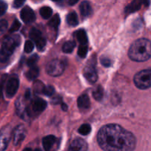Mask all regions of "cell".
<instances>
[{
	"label": "cell",
	"mask_w": 151,
	"mask_h": 151,
	"mask_svg": "<svg viewBox=\"0 0 151 151\" xmlns=\"http://www.w3.org/2000/svg\"><path fill=\"white\" fill-rule=\"evenodd\" d=\"M83 75H84L86 80L90 83H96L98 79V75L97 72H96L95 63H87L86 66L84 67V71H83Z\"/></svg>",
	"instance_id": "7"
},
{
	"label": "cell",
	"mask_w": 151,
	"mask_h": 151,
	"mask_svg": "<svg viewBox=\"0 0 151 151\" xmlns=\"http://www.w3.org/2000/svg\"><path fill=\"white\" fill-rule=\"evenodd\" d=\"M128 55L136 62L146 61L151 58V41L147 38H139L130 46Z\"/></svg>",
	"instance_id": "2"
},
{
	"label": "cell",
	"mask_w": 151,
	"mask_h": 151,
	"mask_svg": "<svg viewBox=\"0 0 151 151\" xmlns=\"http://www.w3.org/2000/svg\"><path fill=\"white\" fill-rule=\"evenodd\" d=\"M20 16L22 21L26 24L33 23L36 19V16L33 10L28 6H25V7L22 8Z\"/></svg>",
	"instance_id": "12"
},
{
	"label": "cell",
	"mask_w": 151,
	"mask_h": 151,
	"mask_svg": "<svg viewBox=\"0 0 151 151\" xmlns=\"http://www.w3.org/2000/svg\"><path fill=\"white\" fill-rule=\"evenodd\" d=\"M76 47V43L72 41H68L64 44L62 47V51L65 53H70L74 50Z\"/></svg>",
	"instance_id": "23"
},
{
	"label": "cell",
	"mask_w": 151,
	"mask_h": 151,
	"mask_svg": "<svg viewBox=\"0 0 151 151\" xmlns=\"http://www.w3.org/2000/svg\"><path fill=\"white\" fill-rule=\"evenodd\" d=\"M47 107V103L43 99L36 97L30 103V111L33 114H39L42 112Z\"/></svg>",
	"instance_id": "10"
},
{
	"label": "cell",
	"mask_w": 151,
	"mask_h": 151,
	"mask_svg": "<svg viewBox=\"0 0 151 151\" xmlns=\"http://www.w3.org/2000/svg\"><path fill=\"white\" fill-rule=\"evenodd\" d=\"M25 2V1H22V0H15L13 3V6L15 8H19V7L23 5Z\"/></svg>",
	"instance_id": "37"
},
{
	"label": "cell",
	"mask_w": 151,
	"mask_h": 151,
	"mask_svg": "<svg viewBox=\"0 0 151 151\" xmlns=\"http://www.w3.org/2000/svg\"><path fill=\"white\" fill-rule=\"evenodd\" d=\"M104 96V89L102 86L99 85L94 88L93 91V97L97 101H101L103 98Z\"/></svg>",
	"instance_id": "20"
},
{
	"label": "cell",
	"mask_w": 151,
	"mask_h": 151,
	"mask_svg": "<svg viewBox=\"0 0 151 151\" xmlns=\"http://www.w3.org/2000/svg\"><path fill=\"white\" fill-rule=\"evenodd\" d=\"M66 21L67 23L71 27H76V25H78V16H77L76 13L73 11L68 13L66 18Z\"/></svg>",
	"instance_id": "18"
},
{
	"label": "cell",
	"mask_w": 151,
	"mask_h": 151,
	"mask_svg": "<svg viewBox=\"0 0 151 151\" xmlns=\"http://www.w3.org/2000/svg\"><path fill=\"white\" fill-rule=\"evenodd\" d=\"M2 88H3V84L0 83V97H1V94H2Z\"/></svg>",
	"instance_id": "41"
},
{
	"label": "cell",
	"mask_w": 151,
	"mask_h": 151,
	"mask_svg": "<svg viewBox=\"0 0 151 151\" xmlns=\"http://www.w3.org/2000/svg\"><path fill=\"white\" fill-rule=\"evenodd\" d=\"M87 144L81 138H76L70 142L67 151H87Z\"/></svg>",
	"instance_id": "9"
},
{
	"label": "cell",
	"mask_w": 151,
	"mask_h": 151,
	"mask_svg": "<svg viewBox=\"0 0 151 151\" xmlns=\"http://www.w3.org/2000/svg\"><path fill=\"white\" fill-rule=\"evenodd\" d=\"M62 109L65 111H66L68 110V106H67V105L65 103H62Z\"/></svg>",
	"instance_id": "39"
},
{
	"label": "cell",
	"mask_w": 151,
	"mask_h": 151,
	"mask_svg": "<svg viewBox=\"0 0 151 151\" xmlns=\"http://www.w3.org/2000/svg\"><path fill=\"white\" fill-rule=\"evenodd\" d=\"M101 63L105 67H109L111 66V60L107 57H102L101 58Z\"/></svg>",
	"instance_id": "36"
},
{
	"label": "cell",
	"mask_w": 151,
	"mask_h": 151,
	"mask_svg": "<svg viewBox=\"0 0 151 151\" xmlns=\"http://www.w3.org/2000/svg\"><path fill=\"white\" fill-rule=\"evenodd\" d=\"M34 44L31 41H27L25 44V52L27 53H30L33 50Z\"/></svg>",
	"instance_id": "32"
},
{
	"label": "cell",
	"mask_w": 151,
	"mask_h": 151,
	"mask_svg": "<svg viewBox=\"0 0 151 151\" xmlns=\"http://www.w3.org/2000/svg\"><path fill=\"white\" fill-rule=\"evenodd\" d=\"M34 151H41V150H40V149L37 148V149H36V150H34Z\"/></svg>",
	"instance_id": "43"
},
{
	"label": "cell",
	"mask_w": 151,
	"mask_h": 151,
	"mask_svg": "<svg viewBox=\"0 0 151 151\" xmlns=\"http://www.w3.org/2000/svg\"><path fill=\"white\" fill-rule=\"evenodd\" d=\"M61 100H62L61 97H59V96H56V97H54V98L53 99V100H52V103H53V104H58V103H60Z\"/></svg>",
	"instance_id": "38"
},
{
	"label": "cell",
	"mask_w": 151,
	"mask_h": 151,
	"mask_svg": "<svg viewBox=\"0 0 151 151\" xmlns=\"http://www.w3.org/2000/svg\"><path fill=\"white\" fill-rule=\"evenodd\" d=\"M23 151H32L30 148H28V147H26V148H25L23 150Z\"/></svg>",
	"instance_id": "42"
},
{
	"label": "cell",
	"mask_w": 151,
	"mask_h": 151,
	"mask_svg": "<svg viewBox=\"0 0 151 151\" xmlns=\"http://www.w3.org/2000/svg\"><path fill=\"white\" fill-rule=\"evenodd\" d=\"M77 104L81 110H87L90 106V98L87 94H82L78 98Z\"/></svg>",
	"instance_id": "14"
},
{
	"label": "cell",
	"mask_w": 151,
	"mask_h": 151,
	"mask_svg": "<svg viewBox=\"0 0 151 151\" xmlns=\"http://www.w3.org/2000/svg\"><path fill=\"white\" fill-rule=\"evenodd\" d=\"M79 10L81 12V14L84 17H88L92 13V7L89 1H82L79 6Z\"/></svg>",
	"instance_id": "15"
},
{
	"label": "cell",
	"mask_w": 151,
	"mask_h": 151,
	"mask_svg": "<svg viewBox=\"0 0 151 151\" xmlns=\"http://www.w3.org/2000/svg\"><path fill=\"white\" fill-rule=\"evenodd\" d=\"M77 1H78L77 0H70V1H68V3L69 4H70V5H73V4H76Z\"/></svg>",
	"instance_id": "40"
},
{
	"label": "cell",
	"mask_w": 151,
	"mask_h": 151,
	"mask_svg": "<svg viewBox=\"0 0 151 151\" xmlns=\"http://www.w3.org/2000/svg\"><path fill=\"white\" fill-rule=\"evenodd\" d=\"M65 70V63L59 59H54L49 62L46 66V71L50 76L58 77Z\"/></svg>",
	"instance_id": "5"
},
{
	"label": "cell",
	"mask_w": 151,
	"mask_h": 151,
	"mask_svg": "<svg viewBox=\"0 0 151 151\" xmlns=\"http://www.w3.org/2000/svg\"><path fill=\"white\" fill-rule=\"evenodd\" d=\"M141 7V2L139 1H133L130 4L127 6L125 8V13H130L139 10Z\"/></svg>",
	"instance_id": "21"
},
{
	"label": "cell",
	"mask_w": 151,
	"mask_h": 151,
	"mask_svg": "<svg viewBox=\"0 0 151 151\" xmlns=\"http://www.w3.org/2000/svg\"><path fill=\"white\" fill-rule=\"evenodd\" d=\"M7 22L6 20H0V36L4 33L7 29Z\"/></svg>",
	"instance_id": "33"
},
{
	"label": "cell",
	"mask_w": 151,
	"mask_h": 151,
	"mask_svg": "<svg viewBox=\"0 0 151 151\" xmlns=\"http://www.w3.org/2000/svg\"><path fill=\"white\" fill-rule=\"evenodd\" d=\"M55 92V89L52 86H47L44 87V91H43V94L46 96H48V97H50V96L53 95Z\"/></svg>",
	"instance_id": "31"
},
{
	"label": "cell",
	"mask_w": 151,
	"mask_h": 151,
	"mask_svg": "<svg viewBox=\"0 0 151 151\" xmlns=\"http://www.w3.org/2000/svg\"><path fill=\"white\" fill-rule=\"evenodd\" d=\"M59 24H60V18H59V16L58 14L54 15L48 22L49 26L50 27L55 28V29H56L59 27Z\"/></svg>",
	"instance_id": "25"
},
{
	"label": "cell",
	"mask_w": 151,
	"mask_h": 151,
	"mask_svg": "<svg viewBox=\"0 0 151 151\" xmlns=\"http://www.w3.org/2000/svg\"><path fill=\"white\" fill-rule=\"evenodd\" d=\"M88 48L87 45H80L78 49V55L81 58H85L87 55Z\"/></svg>",
	"instance_id": "28"
},
{
	"label": "cell",
	"mask_w": 151,
	"mask_h": 151,
	"mask_svg": "<svg viewBox=\"0 0 151 151\" xmlns=\"http://www.w3.org/2000/svg\"><path fill=\"white\" fill-rule=\"evenodd\" d=\"M41 33L38 29H37L36 28H32L31 30L30 31L29 36L31 40L34 41L36 42V41H38L39 38H41Z\"/></svg>",
	"instance_id": "24"
},
{
	"label": "cell",
	"mask_w": 151,
	"mask_h": 151,
	"mask_svg": "<svg viewBox=\"0 0 151 151\" xmlns=\"http://www.w3.org/2000/svg\"><path fill=\"white\" fill-rule=\"evenodd\" d=\"M97 141L104 151H133L136 140L134 135L116 124H108L99 130Z\"/></svg>",
	"instance_id": "1"
},
{
	"label": "cell",
	"mask_w": 151,
	"mask_h": 151,
	"mask_svg": "<svg viewBox=\"0 0 151 151\" xmlns=\"http://www.w3.org/2000/svg\"><path fill=\"white\" fill-rule=\"evenodd\" d=\"M44 87H45V86L41 81H37L33 83V89L36 94H43Z\"/></svg>",
	"instance_id": "27"
},
{
	"label": "cell",
	"mask_w": 151,
	"mask_h": 151,
	"mask_svg": "<svg viewBox=\"0 0 151 151\" xmlns=\"http://www.w3.org/2000/svg\"><path fill=\"white\" fill-rule=\"evenodd\" d=\"M20 27H21L20 22H19V21L17 20V19H16V20H14V22H13V24H12L11 27H10V32H16L17 30H19V29L20 28Z\"/></svg>",
	"instance_id": "34"
},
{
	"label": "cell",
	"mask_w": 151,
	"mask_h": 151,
	"mask_svg": "<svg viewBox=\"0 0 151 151\" xmlns=\"http://www.w3.org/2000/svg\"><path fill=\"white\" fill-rule=\"evenodd\" d=\"M52 14H53V10H52V9L50 7L44 6V7H42L40 9V15H41L43 19H49V18L51 17Z\"/></svg>",
	"instance_id": "22"
},
{
	"label": "cell",
	"mask_w": 151,
	"mask_h": 151,
	"mask_svg": "<svg viewBox=\"0 0 151 151\" xmlns=\"http://www.w3.org/2000/svg\"><path fill=\"white\" fill-rule=\"evenodd\" d=\"M38 74H39V69L37 66H35L30 68L29 70L27 72L26 77L28 80L32 81V80L36 79L38 76Z\"/></svg>",
	"instance_id": "19"
},
{
	"label": "cell",
	"mask_w": 151,
	"mask_h": 151,
	"mask_svg": "<svg viewBox=\"0 0 151 151\" xmlns=\"http://www.w3.org/2000/svg\"><path fill=\"white\" fill-rule=\"evenodd\" d=\"M11 137V127L5 125L0 130V151H4L7 148Z\"/></svg>",
	"instance_id": "6"
},
{
	"label": "cell",
	"mask_w": 151,
	"mask_h": 151,
	"mask_svg": "<svg viewBox=\"0 0 151 151\" xmlns=\"http://www.w3.org/2000/svg\"><path fill=\"white\" fill-rule=\"evenodd\" d=\"M16 113L17 114L20 116L22 119L26 120L25 118L28 117L29 114L28 113V109L26 108L25 104V102L22 100L21 98H19L17 101L16 102Z\"/></svg>",
	"instance_id": "13"
},
{
	"label": "cell",
	"mask_w": 151,
	"mask_h": 151,
	"mask_svg": "<svg viewBox=\"0 0 151 151\" xmlns=\"http://www.w3.org/2000/svg\"><path fill=\"white\" fill-rule=\"evenodd\" d=\"M78 131L81 135L86 136L90 134L91 131V126L89 124H83L79 127Z\"/></svg>",
	"instance_id": "26"
},
{
	"label": "cell",
	"mask_w": 151,
	"mask_h": 151,
	"mask_svg": "<svg viewBox=\"0 0 151 151\" xmlns=\"http://www.w3.org/2000/svg\"><path fill=\"white\" fill-rule=\"evenodd\" d=\"M75 35L78 41L80 43V45H87V36L84 29H78L75 32Z\"/></svg>",
	"instance_id": "17"
},
{
	"label": "cell",
	"mask_w": 151,
	"mask_h": 151,
	"mask_svg": "<svg viewBox=\"0 0 151 151\" xmlns=\"http://www.w3.org/2000/svg\"><path fill=\"white\" fill-rule=\"evenodd\" d=\"M38 56L37 55H32L31 57H30L29 58H28V62H27L28 66H29L30 68L33 67V66H35L36 63L38 61Z\"/></svg>",
	"instance_id": "29"
},
{
	"label": "cell",
	"mask_w": 151,
	"mask_h": 151,
	"mask_svg": "<svg viewBox=\"0 0 151 151\" xmlns=\"http://www.w3.org/2000/svg\"><path fill=\"white\" fill-rule=\"evenodd\" d=\"M7 9V4L4 1H0V16H2L5 13Z\"/></svg>",
	"instance_id": "35"
},
{
	"label": "cell",
	"mask_w": 151,
	"mask_h": 151,
	"mask_svg": "<svg viewBox=\"0 0 151 151\" xmlns=\"http://www.w3.org/2000/svg\"><path fill=\"white\" fill-rule=\"evenodd\" d=\"M19 79L16 77L10 78L8 80L6 85V95L7 97L10 98L13 97L17 92L18 88H19Z\"/></svg>",
	"instance_id": "8"
},
{
	"label": "cell",
	"mask_w": 151,
	"mask_h": 151,
	"mask_svg": "<svg viewBox=\"0 0 151 151\" xmlns=\"http://www.w3.org/2000/svg\"><path fill=\"white\" fill-rule=\"evenodd\" d=\"M134 83L140 89H147L151 86V68L140 71L134 76Z\"/></svg>",
	"instance_id": "4"
},
{
	"label": "cell",
	"mask_w": 151,
	"mask_h": 151,
	"mask_svg": "<svg viewBox=\"0 0 151 151\" xmlns=\"http://www.w3.org/2000/svg\"><path fill=\"white\" fill-rule=\"evenodd\" d=\"M56 142V137L53 135H49L44 137L42 139V145L44 150L49 151L52 148L53 145Z\"/></svg>",
	"instance_id": "16"
},
{
	"label": "cell",
	"mask_w": 151,
	"mask_h": 151,
	"mask_svg": "<svg viewBox=\"0 0 151 151\" xmlns=\"http://www.w3.org/2000/svg\"><path fill=\"white\" fill-rule=\"evenodd\" d=\"M20 37L17 35L8 36L3 41L0 50V62H6L20 44Z\"/></svg>",
	"instance_id": "3"
},
{
	"label": "cell",
	"mask_w": 151,
	"mask_h": 151,
	"mask_svg": "<svg viewBox=\"0 0 151 151\" xmlns=\"http://www.w3.org/2000/svg\"><path fill=\"white\" fill-rule=\"evenodd\" d=\"M13 144L14 145H19L25 138L26 136V128L23 125H19L15 128L13 133Z\"/></svg>",
	"instance_id": "11"
},
{
	"label": "cell",
	"mask_w": 151,
	"mask_h": 151,
	"mask_svg": "<svg viewBox=\"0 0 151 151\" xmlns=\"http://www.w3.org/2000/svg\"><path fill=\"white\" fill-rule=\"evenodd\" d=\"M46 44H47V41L44 39V38L41 37V38L38 40V41H36V46L37 49L38 50H42L44 48V47L46 46Z\"/></svg>",
	"instance_id": "30"
}]
</instances>
